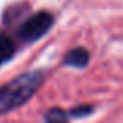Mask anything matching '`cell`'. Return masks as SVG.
Masks as SVG:
<instances>
[{
    "instance_id": "1",
    "label": "cell",
    "mask_w": 123,
    "mask_h": 123,
    "mask_svg": "<svg viewBox=\"0 0 123 123\" xmlns=\"http://www.w3.org/2000/svg\"><path fill=\"white\" fill-rule=\"evenodd\" d=\"M44 81L41 70L27 72L0 87V115L20 108L36 93Z\"/></svg>"
},
{
    "instance_id": "2",
    "label": "cell",
    "mask_w": 123,
    "mask_h": 123,
    "mask_svg": "<svg viewBox=\"0 0 123 123\" xmlns=\"http://www.w3.org/2000/svg\"><path fill=\"white\" fill-rule=\"evenodd\" d=\"M53 20V16L48 11H39L22 24V27L19 28V36L25 42H34L50 30Z\"/></svg>"
},
{
    "instance_id": "3",
    "label": "cell",
    "mask_w": 123,
    "mask_h": 123,
    "mask_svg": "<svg viewBox=\"0 0 123 123\" xmlns=\"http://www.w3.org/2000/svg\"><path fill=\"white\" fill-rule=\"evenodd\" d=\"M89 59H90L89 51H87L84 47H76V48H72V50L66 55V58H64V66L84 67L87 62H89Z\"/></svg>"
},
{
    "instance_id": "4",
    "label": "cell",
    "mask_w": 123,
    "mask_h": 123,
    "mask_svg": "<svg viewBox=\"0 0 123 123\" xmlns=\"http://www.w3.org/2000/svg\"><path fill=\"white\" fill-rule=\"evenodd\" d=\"M16 51V45L14 41L8 36V34H0V66L9 61L14 56Z\"/></svg>"
},
{
    "instance_id": "5",
    "label": "cell",
    "mask_w": 123,
    "mask_h": 123,
    "mask_svg": "<svg viewBox=\"0 0 123 123\" xmlns=\"http://www.w3.org/2000/svg\"><path fill=\"white\" fill-rule=\"evenodd\" d=\"M45 123H69V114L61 108H51L45 114Z\"/></svg>"
},
{
    "instance_id": "6",
    "label": "cell",
    "mask_w": 123,
    "mask_h": 123,
    "mask_svg": "<svg viewBox=\"0 0 123 123\" xmlns=\"http://www.w3.org/2000/svg\"><path fill=\"white\" fill-rule=\"evenodd\" d=\"M92 106L89 105H83V106H76V108H73L72 111H70V115H73V117H84V115L90 114L92 112Z\"/></svg>"
}]
</instances>
